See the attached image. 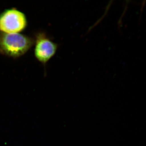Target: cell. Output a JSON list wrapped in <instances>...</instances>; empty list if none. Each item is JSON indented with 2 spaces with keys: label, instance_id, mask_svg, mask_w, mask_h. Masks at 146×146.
<instances>
[{
  "label": "cell",
  "instance_id": "obj_1",
  "mask_svg": "<svg viewBox=\"0 0 146 146\" xmlns=\"http://www.w3.org/2000/svg\"><path fill=\"white\" fill-rule=\"evenodd\" d=\"M34 39L25 35L0 33V54L17 58L25 54L34 45Z\"/></svg>",
  "mask_w": 146,
  "mask_h": 146
},
{
  "label": "cell",
  "instance_id": "obj_2",
  "mask_svg": "<svg viewBox=\"0 0 146 146\" xmlns=\"http://www.w3.org/2000/svg\"><path fill=\"white\" fill-rule=\"evenodd\" d=\"M25 14L16 8L5 9L0 13V33H18L27 26Z\"/></svg>",
  "mask_w": 146,
  "mask_h": 146
},
{
  "label": "cell",
  "instance_id": "obj_3",
  "mask_svg": "<svg viewBox=\"0 0 146 146\" xmlns=\"http://www.w3.org/2000/svg\"><path fill=\"white\" fill-rule=\"evenodd\" d=\"M35 43V56L39 62L45 66L56 53L58 44L54 42L46 33L43 32L36 33Z\"/></svg>",
  "mask_w": 146,
  "mask_h": 146
}]
</instances>
